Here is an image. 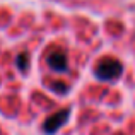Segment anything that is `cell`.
<instances>
[{
  "label": "cell",
  "mask_w": 135,
  "mask_h": 135,
  "mask_svg": "<svg viewBox=\"0 0 135 135\" xmlns=\"http://www.w3.org/2000/svg\"><path fill=\"white\" fill-rule=\"evenodd\" d=\"M17 67H19V70H27L29 69V53H21L19 56H17Z\"/></svg>",
  "instance_id": "obj_4"
},
{
  "label": "cell",
  "mask_w": 135,
  "mask_h": 135,
  "mask_svg": "<svg viewBox=\"0 0 135 135\" xmlns=\"http://www.w3.org/2000/svg\"><path fill=\"white\" fill-rule=\"evenodd\" d=\"M48 62L50 69H53L55 72H67L69 70V58H67V53L60 48H55L48 53Z\"/></svg>",
  "instance_id": "obj_2"
},
{
  "label": "cell",
  "mask_w": 135,
  "mask_h": 135,
  "mask_svg": "<svg viewBox=\"0 0 135 135\" xmlns=\"http://www.w3.org/2000/svg\"><path fill=\"white\" fill-rule=\"evenodd\" d=\"M123 65L116 58H103L101 62L96 65V77L101 80H115L122 75Z\"/></svg>",
  "instance_id": "obj_1"
},
{
  "label": "cell",
  "mask_w": 135,
  "mask_h": 135,
  "mask_svg": "<svg viewBox=\"0 0 135 135\" xmlns=\"http://www.w3.org/2000/svg\"><path fill=\"white\" fill-rule=\"evenodd\" d=\"M51 87H53V89H55L56 92H60V94H63V92L67 91V86H65L63 82H53V84H51Z\"/></svg>",
  "instance_id": "obj_5"
},
{
  "label": "cell",
  "mask_w": 135,
  "mask_h": 135,
  "mask_svg": "<svg viewBox=\"0 0 135 135\" xmlns=\"http://www.w3.org/2000/svg\"><path fill=\"white\" fill-rule=\"evenodd\" d=\"M69 115H70V109H60V111L53 113L51 116H48V118L45 120V123H43V130H45V133H48V135L55 133L56 130H58L60 127H62L63 123L67 122Z\"/></svg>",
  "instance_id": "obj_3"
}]
</instances>
